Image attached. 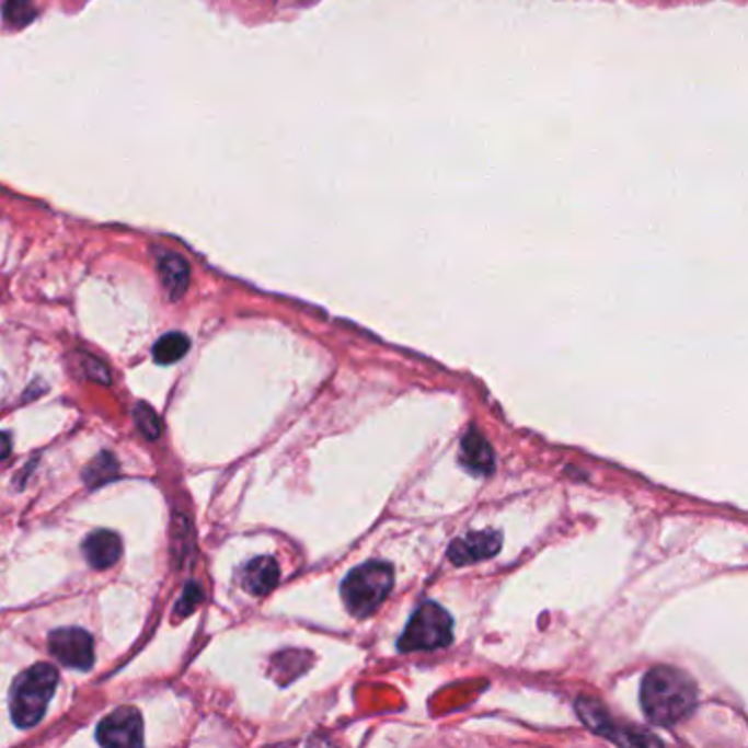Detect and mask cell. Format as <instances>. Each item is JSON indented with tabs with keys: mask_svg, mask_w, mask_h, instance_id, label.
Here are the masks:
<instances>
[{
	"mask_svg": "<svg viewBox=\"0 0 748 748\" xmlns=\"http://www.w3.org/2000/svg\"><path fill=\"white\" fill-rule=\"evenodd\" d=\"M698 702L693 680L674 667H654L641 684V706L645 715L660 726H671L687 717Z\"/></svg>",
	"mask_w": 748,
	"mask_h": 748,
	"instance_id": "1",
	"label": "cell"
},
{
	"mask_svg": "<svg viewBox=\"0 0 748 748\" xmlns=\"http://www.w3.org/2000/svg\"><path fill=\"white\" fill-rule=\"evenodd\" d=\"M58 680L60 674L49 663H38L14 680L10 691V709L16 726L32 728L43 720L58 689Z\"/></svg>",
	"mask_w": 748,
	"mask_h": 748,
	"instance_id": "2",
	"label": "cell"
},
{
	"mask_svg": "<svg viewBox=\"0 0 748 748\" xmlns=\"http://www.w3.org/2000/svg\"><path fill=\"white\" fill-rule=\"evenodd\" d=\"M391 588L393 566L389 562H367L347 575L341 595L354 617H367L387 599Z\"/></svg>",
	"mask_w": 748,
	"mask_h": 748,
	"instance_id": "3",
	"label": "cell"
},
{
	"mask_svg": "<svg viewBox=\"0 0 748 748\" xmlns=\"http://www.w3.org/2000/svg\"><path fill=\"white\" fill-rule=\"evenodd\" d=\"M452 643V619L450 614L437 603H424L411 617L402 638V652H417V649H437Z\"/></svg>",
	"mask_w": 748,
	"mask_h": 748,
	"instance_id": "4",
	"label": "cell"
},
{
	"mask_svg": "<svg viewBox=\"0 0 748 748\" xmlns=\"http://www.w3.org/2000/svg\"><path fill=\"white\" fill-rule=\"evenodd\" d=\"M97 741L115 748H135L143 744V717L135 706H122L102 720Z\"/></svg>",
	"mask_w": 748,
	"mask_h": 748,
	"instance_id": "5",
	"label": "cell"
},
{
	"mask_svg": "<svg viewBox=\"0 0 748 748\" xmlns=\"http://www.w3.org/2000/svg\"><path fill=\"white\" fill-rule=\"evenodd\" d=\"M51 654L67 667L91 669L95 660L93 636L82 628H62L49 634Z\"/></svg>",
	"mask_w": 748,
	"mask_h": 748,
	"instance_id": "6",
	"label": "cell"
},
{
	"mask_svg": "<svg viewBox=\"0 0 748 748\" xmlns=\"http://www.w3.org/2000/svg\"><path fill=\"white\" fill-rule=\"evenodd\" d=\"M500 536L496 531H474L459 540H454L448 549V557L452 564H474L481 560H487L500 551Z\"/></svg>",
	"mask_w": 748,
	"mask_h": 748,
	"instance_id": "7",
	"label": "cell"
},
{
	"mask_svg": "<svg viewBox=\"0 0 748 748\" xmlns=\"http://www.w3.org/2000/svg\"><path fill=\"white\" fill-rule=\"evenodd\" d=\"M82 551L87 555V562L93 568L102 571V568H111V566H115L119 562L124 544H122V538L115 531L97 529V531L87 536V540L82 544Z\"/></svg>",
	"mask_w": 748,
	"mask_h": 748,
	"instance_id": "8",
	"label": "cell"
},
{
	"mask_svg": "<svg viewBox=\"0 0 748 748\" xmlns=\"http://www.w3.org/2000/svg\"><path fill=\"white\" fill-rule=\"evenodd\" d=\"M244 588L253 595H266L279 584V564L275 557H255L244 568Z\"/></svg>",
	"mask_w": 748,
	"mask_h": 748,
	"instance_id": "9",
	"label": "cell"
},
{
	"mask_svg": "<svg viewBox=\"0 0 748 748\" xmlns=\"http://www.w3.org/2000/svg\"><path fill=\"white\" fill-rule=\"evenodd\" d=\"M461 463L474 474H490L494 470V452L490 444L479 435V430H470L461 441Z\"/></svg>",
	"mask_w": 748,
	"mask_h": 748,
	"instance_id": "10",
	"label": "cell"
},
{
	"mask_svg": "<svg viewBox=\"0 0 748 748\" xmlns=\"http://www.w3.org/2000/svg\"><path fill=\"white\" fill-rule=\"evenodd\" d=\"M159 273H161V279H163L172 299H179L185 295V290L189 286V266L181 255H172V253L161 255L159 257Z\"/></svg>",
	"mask_w": 748,
	"mask_h": 748,
	"instance_id": "11",
	"label": "cell"
},
{
	"mask_svg": "<svg viewBox=\"0 0 748 748\" xmlns=\"http://www.w3.org/2000/svg\"><path fill=\"white\" fill-rule=\"evenodd\" d=\"M189 345H192L189 338L185 334H181V332L165 334L154 345V360L159 365H174V363H179L189 352Z\"/></svg>",
	"mask_w": 748,
	"mask_h": 748,
	"instance_id": "12",
	"label": "cell"
},
{
	"mask_svg": "<svg viewBox=\"0 0 748 748\" xmlns=\"http://www.w3.org/2000/svg\"><path fill=\"white\" fill-rule=\"evenodd\" d=\"M119 474V463L115 459V454L111 452H102L95 461H91V465L84 470V481L89 483V487H100L108 481H113Z\"/></svg>",
	"mask_w": 748,
	"mask_h": 748,
	"instance_id": "13",
	"label": "cell"
},
{
	"mask_svg": "<svg viewBox=\"0 0 748 748\" xmlns=\"http://www.w3.org/2000/svg\"><path fill=\"white\" fill-rule=\"evenodd\" d=\"M135 419H137V426L141 428V433L148 437V439H159L161 433H163V422L161 417L154 413L152 406L148 404H137L135 408Z\"/></svg>",
	"mask_w": 748,
	"mask_h": 748,
	"instance_id": "14",
	"label": "cell"
},
{
	"mask_svg": "<svg viewBox=\"0 0 748 748\" xmlns=\"http://www.w3.org/2000/svg\"><path fill=\"white\" fill-rule=\"evenodd\" d=\"M36 16V8H34V0H8L5 5V19L10 25L14 27H25L34 21Z\"/></svg>",
	"mask_w": 748,
	"mask_h": 748,
	"instance_id": "15",
	"label": "cell"
},
{
	"mask_svg": "<svg viewBox=\"0 0 748 748\" xmlns=\"http://www.w3.org/2000/svg\"><path fill=\"white\" fill-rule=\"evenodd\" d=\"M203 588L198 586V584H194V582H189L187 586H185V590H183V597H181V601L176 603V614L179 617H187V614H192L194 610H196V606L203 601Z\"/></svg>",
	"mask_w": 748,
	"mask_h": 748,
	"instance_id": "16",
	"label": "cell"
},
{
	"mask_svg": "<svg viewBox=\"0 0 748 748\" xmlns=\"http://www.w3.org/2000/svg\"><path fill=\"white\" fill-rule=\"evenodd\" d=\"M84 365H87L91 378H97V382L111 384V371L104 365H100V360H87Z\"/></svg>",
	"mask_w": 748,
	"mask_h": 748,
	"instance_id": "17",
	"label": "cell"
},
{
	"mask_svg": "<svg viewBox=\"0 0 748 748\" xmlns=\"http://www.w3.org/2000/svg\"><path fill=\"white\" fill-rule=\"evenodd\" d=\"M10 450H12V439H10V435H8V433H0V461L10 457Z\"/></svg>",
	"mask_w": 748,
	"mask_h": 748,
	"instance_id": "18",
	"label": "cell"
}]
</instances>
